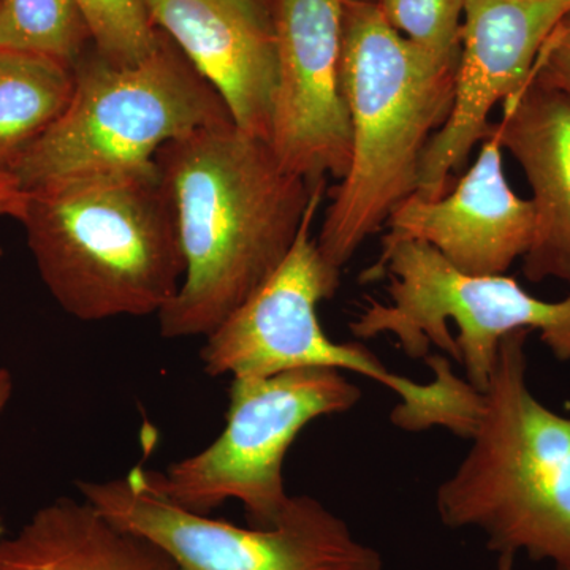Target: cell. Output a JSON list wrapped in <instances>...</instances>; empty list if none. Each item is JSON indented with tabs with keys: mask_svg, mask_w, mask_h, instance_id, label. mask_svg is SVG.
Instances as JSON below:
<instances>
[{
	"mask_svg": "<svg viewBox=\"0 0 570 570\" xmlns=\"http://www.w3.org/2000/svg\"><path fill=\"white\" fill-rule=\"evenodd\" d=\"M156 165L186 261L181 287L157 314L160 333L208 336L283 264L325 181L288 174L268 141L235 122L168 142Z\"/></svg>",
	"mask_w": 570,
	"mask_h": 570,
	"instance_id": "1",
	"label": "cell"
},
{
	"mask_svg": "<svg viewBox=\"0 0 570 570\" xmlns=\"http://www.w3.org/2000/svg\"><path fill=\"white\" fill-rule=\"evenodd\" d=\"M456 66L397 32L379 3L344 0L340 75L352 156L316 238L337 269L415 193L423 154L452 111Z\"/></svg>",
	"mask_w": 570,
	"mask_h": 570,
	"instance_id": "2",
	"label": "cell"
},
{
	"mask_svg": "<svg viewBox=\"0 0 570 570\" xmlns=\"http://www.w3.org/2000/svg\"><path fill=\"white\" fill-rule=\"evenodd\" d=\"M21 224L48 291L80 321L159 314L181 287L178 219L157 165L29 190Z\"/></svg>",
	"mask_w": 570,
	"mask_h": 570,
	"instance_id": "3",
	"label": "cell"
},
{
	"mask_svg": "<svg viewBox=\"0 0 570 570\" xmlns=\"http://www.w3.org/2000/svg\"><path fill=\"white\" fill-rule=\"evenodd\" d=\"M521 330L502 340L466 456L436 491L439 520L475 530L498 554L570 570V417L528 385Z\"/></svg>",
	"mask_w": 570,
	"mask_h": 570,
	"instance_id": "4",
	"label": "cell"
},
{
	"mask_svg": "<svg viewBox=\"0 0 570 570\" xmlns=\"http://www.w3.org/2000/svg\"><path fill=\"white\" fill-rule=\"evenodd\" d=\"M325 183L317 187L305 220L283 264L242 306L206 337L200 352L209 376L264 379L285 371L325 367L371 379L400 396L393 425L411 433L445 428L469 438L478 423L482 393L456 376L448 356L425 360L433 381L419 384L390 371L360 343H336L318 321V305L340 287L341 272L328 264L311 235Z\"/></svg>",
	"mask_w": 570,
	"mask_h": 570,
	"instance_id": "5",
	"label": "cell"
},
{
	"mask_svg": "<svg viewBox=\"0 0 570 570\" xmlns=\"http://www.w3.org/2000/svg\"><path fill=\"white\" fill-rule=\"evenodd\" d=\"M73 75L69 107L14 167L28 193L63 179L151 168L168 142L234 122L216 89L164 32L140 62L86 51Z\"/></svg>",
	"mask_w": 570,
	"mask_h": 570,
	"instance_id": "6",
	"label": "cell"
},
{
	"mask_svg": "<svg viewBox=\"0 0 570 570\" xmlns=\"http://www.w3.org/2000/svg\"><path fill=\"white\" fill-rule=\"evenodd\" d=\"M387 277V303L370 305L351 324L358 340L395 337L411 358L438 347L463 365L466 381L485 392L502 340L538 332L560 362L570 360V295L546 302L513 277L469 275L417 239L385 235L367 277Z\"/></svg>",
	"mask_w": 570,
	"mask_h": 570,
	"instance_id": "7",
	"label": "cell"
},
{
	"mask_svg": "<svg viewBox=\"0 0 570 570\" xmlns=\"http://www.w3.org/2000/svg\"><path fill=\"white\" fill-rule=\"evenodd\" d=\"M362 389L325 367L285 371L264 379H234L227 425L209 448L146 471L154 490L190 512L208 515L235 499L249 527H275L292 494L285 491L284 460L296 436L314 420L344 414Z\"/></svg>",
	"mask_w": 570,
	"mask_h": 570,
	"instance_id": "8",
	"label": "cell"
},
{
	"mask_svg": "<svg viewBox=\"0 0 570 570\" xmlns=\"http://www.w3.org/2000/svg\"><path fill=\"white\" fill-rule=\"evenodd\" d=\"M78 489L105 519L156 543L178 570H384L374 547L307 494H294L275 527L239 528L168 501L141 466Z\"/></svg>",
	"mask_w": 570,
	"mask_h": 570,
	"instance_id": "9",
	"label": "cell"
},
{
	"mask_svg": "<svg viewBox=\"0 0 570 570\" xmlns=\"http://www.w3.org/2000/svg\"><path fill=\"white\" fill-rule=\"evenodd\" d=\"M570 13V0H464L455 99L428 145L414 197L438 200L472 149L489 137L490 112L530 80L543 43Z\"/></svg>",
	"mask_w": 570,
	"mask_h": 570,
	"instance_id": "10",
	"label": "cell"
},
{
	"mask_svg": "<svg viewBox=\"0 0 570 570\" xmlns=\"http://www.w3.org/2000/svg\"><path fill=\"white\" fill-rule=\"evenodd\" d=\"M269 9L277 45L269 146L288 174L341 181L352 156L340 75L344 0H269Z\"/></svg>",
	"mask_w": 570,
	"mask_h": 570,
	"instance_id": "11",
	"label": "cell"
},
{
	"mask_svg": "<svg viewBox=\"0 0 570 570\" xmlns=\"http://www.w3.org/2000/svg\"><path fill=\"white\" fill-rule=\"evenodd\" d=\"M164 32L216 89L235 126L269 142L277 75L275 22L262 0H146Z\"/></svg>",
	"mask_w": 570,
	"mask_h": 570,
	"instance_id": "12",
	"label": "cell"
},
{
	"mask_svg": "<svg viewBox=\"0 0 570 570\" xmlns=\"http://www.w3.org/2000/svg\"><path fill=\"white\" fill-rule=\"evenodd\" d=\"M387 225V235L425 243L469 275H505L530 250L535 212L510 187L502 146L491 129L453 189L433 202L411 195Z\"/></svg>",
	"mask_w": 570,
	"mask_h": 570,
	"instance_id": "13",
	"label": "cell"
},
{
	"mask_svg": "<svg viewBox=\"0 0 570 570\" xmlns=\"http://www.w3.org/2000/svg\"><path fill=\"white\" fill-rule=\"evenodd\" d=\"M494 134L523 168L535 212L534 239L523 257L532 283L570 285V96L530 77L502 102Z\"/></svg>",
	"mask_w": 570,
	"mask_h": 570,
	"instance_id": "14",
	"label": "cell"
},
{
	"mask_svg": "<svg viewBox=\"0 0 570 570\" xmlns=\"http://www.w3.org/2000/svg\"><path fill=\"white\" fill-rule=\"evenodd\" d=\"M0 570H178L151 540L116 527L88 501L61 498L0 540Z\"/></svg>",
	"mask_w": 570,
	"mask_h": 570,
	"instance_id": "15",
	"label": "cell"
},
{
	"mask_svg": "<svg viewBox=\"0 0 570 570\" xmlns=\"http://www.w3.org/2000/svg\"><path fill=\"white\" fill-rule=\"evenodd\" d=\"M73 91L70 67L0 50V171L13 175L26 153L59 121Z\"/></svg>",
	"mask_w": 570,
	"mask_h": 570,
	"instance_id": "16",
	"label": "cell"
},
{
	"mask_svg": "<svg viewBox=\"0 0 570 570\" xmlns=\"http://www.w3.org/2000/svg\"><path fill=\"white\" fill-rule=\"evenodd\" d=\"M92 37L77 0H0V50L73 69Z\"/></svg>",
	"mask_w": 570,
	"mask_h": 570,
	"instance_id": "17",
	"label": "cell"
},
{
	"mask_svg": "<svg viewBox=\"0 0 570 570\" xmlns=\"http://www.w3.org/2000/svg\"><path fill=\"white\" fill-rule=\"evenodd\" d=\"M91 31L94 50L116 63L148 58L163 32L154 24L146 0H77Z\"/></svg>",
	"mask_w": 570,
	"mask_h": 570,
	"instance_id": "18",
	"label": "cell"
},
{
	"mask_svg": "<svg viewBox=\"0 0 570 570\" xmlns=\"http://www.w3.org/2000/svg\"><path fill=\"white\" fill-rule=\"evenodd\" d=\"M379 7L422 50L441 59L459 58L464 0H381Z\"/></svg>",
	"mask_w": 570,
	"mask_h": 570,
	"instance_id": "19",
	"label": "cell"
},
{
	"mask_svg": "<svg viewBox=\"0 0 570 570\" xmlns=\"http://www.w3.org/2000/svg\"><path fill=\"white\" fill-rule=\"evenodd\" d=\"M532 78L570 96V13L543 43Z\"/></svg>",
	"mask_w": 570,
	"mask_h": 570,
	"instance_id": "20",
	"label": "cell"
},
{
	"mask_svg": "<svg viewBox=\"0 0 570 570\" xmlns=\"http://www.w3.org/2000/svg\"><path fill=\"white\" fill-rule=\"evenodd\" d=\"M29 193L22 189L17 176L0 171V217L22 220L28 208Z\"/></svg>",
	"mask_w": 570,
	"mask_h": 570,
	"instance_id": "21",
	"label": "cell"
},
{
	"mask_svg": "<svg viewBox=\"0 0 570 570\" xmlns=\"http://www.w3.org/2000/svg\"><path fill=\"white\" fill-rule=\"evenodd\" d=\"M11 390H13V381H11L9 371L0 370V414L9 403ZM0 534H2V527H0Z\"/></svg>",
	"mask_w": 570,
	"mask_h": 570,
	"instance_id": "22",
	"label": "cell"
},
{
	"mask_svg": "<svg viewBox=\"0 0 570 570\" xmlns=\"http://www.w3.org/2000/svg\"><path fill=\"white\" fill-rule=\"evenodd\" d=\"M494 570H515V557L513 554H499Z\"/></svg>",
	"mask_w": 570,
	"mask_h": 570,
	"instance_id": "23",
	"label": "cell"
}]
</instances>
